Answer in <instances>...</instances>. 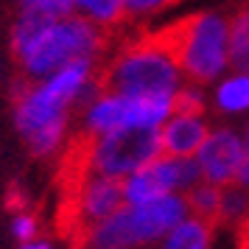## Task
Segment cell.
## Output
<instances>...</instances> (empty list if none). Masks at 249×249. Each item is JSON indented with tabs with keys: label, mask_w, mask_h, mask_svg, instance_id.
<instances>
[{
	"label": "cell",
	"mask_w": 249,
	"mask_h": 249,
	"mask_svg": "<svg viewBox=\"0 0 249 249\" xmlns=\"http://www.w3.org/2000/svg\"><path fill=\"white\" fill-rule=\"evenodd\" d=\"M95 87L101 92H115L126 98L148 95H177L182 87V70L174 59L148 42L146 34L126 36L115 51L95 68Z\"/></svg>",
	"instance_id": "obj_1"
},
{
	"label": "cell",
	"mask_w": 249,
	"mask_h": 249,
	"mask_svg": "<svg viewBox=\"0 0 249 249\" xmlns=\"http://www.w3.org/2000/svg\"><path fill=\"white\" fill-rule=\"evenodd\" d=\"M148 42L165 51L177 65L182 76L191 84H210L230 65V23L221 14H191L177 23L148 31Z\"/></svg>",
	"instance_id": "obj_2"
},
{
	"label": "cell",
	"mask_w": 249,
	"mask_h": 249,
	"mask_svg": "<svg viewBox=\"0 0 249 249\" xmlns=\"http://www.w3.org/2000/svg\"><path fill=\"white\" fill-rule=\"evenodd\" d=\"M121 39H126V36H121V31H107L84 17L68 14V17H59L48 25L17 62L23 65L28 81H45L70 62L107 59Z\"/></svg>",
	"instance_id": "obj_3"
},
{
	"label": "cell",
	"mask_w": 249,
	"mask_h": 249,
	"mask_svg": "<svg viewBox=\"0 0 249 249\" xmlns=\"http://www.w3.org/2000/svg\"><path fill=\"white\" fill-rule=\"evenodd\" d=\"M14 124L23 135L25 146L34 157H48L62 151L68 135L70 104L45 87V81L23 79L14 84Z\"/></svg>",
	"instance_id": "obj_4"
},
{
	"label": "cell",
	"mask_w": 249,
	"mask_h": 249,
	"mask_svg": "<svg viewBox=\"0 0 249 249\" xmlns=\"http://www.w3.org/2000/svg\"><path fill=\"white\" fill-rule=\"evenodd\" d=\"M121 207H124L121 179L101 177V174H87L79 182L59 185L56 232L68 241L70 249H76V244L92 227L104 218H109Z\"/></svg>",
	"instance_id": "obj_5"
},
{
	"label": "cell",
	"mask_w": 249,
	"mask_h": 249,
	"mask_svg": "<svg viewBox=\"0 0 249 249\" xmlns=\"http://www.w3.org/2000/svg\"><path fill=\"white\" fill-rule=\"evenodd\" d=\"M160 154H162L160 129H118L98 137L92 135L90 165L101 177L124 182L135 171L146 168Z\"/></svg>",
	"instance_id": "obj_6"
},
{
	"label": "cell",
	"mask_w": 249,
	"mask_h": 249,
	"mask_svg": "<svg viewBox=\"0 0 249 249\" xmlns=\"http://www.w3.org/2000/svg\"><path fill=\"white\" fill-rule=\"evenodd\" d=\"M199 182H202V171H199L193 157L160 154L157 160L148 162L146 168L135 171L132 177H126L121 182L124 204L126 207H140V204L154 202V199L168 196V193H182L185 196Z\"/></svg>",
	"instance_id": "obj_7"
},
{
	"label": "cell",
	"mask_w": 249,
	"mask_h": 249,
	"mask_svg": "<svg viewBox=\"0 0 249 249\" xmlns=\"http://www.w3.org/2000/svg\"><path fill=\"white\" fill-rule=\"evenodd\" d=\"M193 160L202 171V182L227 188V185H235L241 162L247 160V146L232 129H215L207 135Z\"/></svg>",
	"instance_id": "obj_8"
},
{
	"label": "cell",
	"mask_w": 249,
	"mask_h": 249,
	"mask_svg": "<svg viewBox=\"0 0 249 249\" xmlns=\"http://www.w3.org/2000/svg\"><path fill=\"white\" fill-rule=\"evenodd\" d=\"M188 215H191V210H188V202L182 193H168V196H160L140 207H129V221H132V230H135L140 247L162 241Z\"/></svg>",
	"instance_id": "obj_9"
},
{
	"label": "cell",
	"mask_w": 249,
	"mask_h": 249,
	"mask_svg": "<svg viewBox=\"0 0 249 249\" xmlns=\"http://www.w3.org/2000/svg\"><path fill=\"white\" fill-rule=\"evenodd\" d=\"M210 135L204 115H171L160 126V146L168 157H196V151Z\"/></svg>",
	"instance_id": "obj_10"
},
{
	"label": "cell",
	"mask_w": 249,
	"mask_h": 249,
	"mask_svg": "<svg viewBox=\"0 0 249 249\" xmlns=\"http://www.w3.org/2000/svg\"><path fill=\"white\" fill-rule=\"evenodd\" d=\"M213 224H207L196 215H188L162 238V249H210L213 247Z\"/></svg>",
	"instance_id": "obj_11"
},
{
	"label": "cell",
	"mask_w": 249,
	"mask_h": 249,
	"mask_svg": "<svg viewBox=\"0 0 249 249\" xmlns=\"http://www.w3.org/2000/svg\"><path fill=\"white\" fill-rule=\"evenodd\" d=\"M73 9H79L84 20L101 25L107 31H121L129 17L124 9V0H73Z\"/></svg>",
	"instance_id": "obj_12"
},
{
	"label": "cell",
	"mask_w": 249,
	"mask_h": 249,
	"mask_svg": "<svg viewBox=\"0 0 249 249\" xmlns=\"http://www.w3.org/2000/svg\"><path fill=\"white\" fill-rule=\"evenodd\" d=\"M215 107L227 115L249 112V73H235L215 87Z\"/></svg>",
	"instance_id": "obj_13"
},
{
	"label": "cell",
	"mask_w": 249,
	"mask_h": 249,
	"mask_svg": "<svg viewBox=\"0 0 249 249\" xmlns=\"http://www.w3.org/2000/svg\"><path fill=\"white\" fill-rule=\"evenodd\" d=\"M185 202H188L191 215H196V218H202L213 227L218 224V213H221V188L218 185H210V182L193 185L191 191L185 193Z\"/></svg>",
	"instance_id": "obj_14"
},
{
	"label": "cell",
	"mask_w": 249,
	"mask_h": 249,
	"mask_svg": "<svg viewBox=\"0 0 249 249\" xmlns=\"http://www.w3.org/2000/svg\"><path fill=\"white\" fill-rule=\"evenodd\" d=\"M230 65L235 73H249V0L230 23Z\"/></svg>",
	"instance_id": "obj_15"
},
{
	"label": "cell",
	"mask_w": 249,
	"mask_h": 249,
	"mask_svg": "<svg viewBox=\"0 0 249 249\" xmlns=\"http://www.w3.org/2000/svg\"><path fill=\"white\" fill-rule=\"evenodd\" d=\"M249 221V193L238 185H227L221 188V213H218V224H230L232 230L244 227Z\"/></svg>",
	"instance_id": "obj_16"
},
{
	"label": "cell",
	"mask_w": 249,
	"mask_h": 249,
	"mask_svg": "<svg viewBox=\"0 0 249 249\" xmlns=\"http://www.w3.org/2000/svg\"><path fill=\"white\" fill-rule=\"evenodd\" d=\"M174 112L177 115H204V95L199 84H182L174 95Z\"/></svg>",
	"instance_id": "obj_17"
},
{
	"label": "cell",
	"mask_w": 249,
	"mask_h": 249,
	"mask_svg": "<svg viewBox=\"0 0 249 249\" xmlns=\"http://www.w3.org/2000/svg\"><path fill=\"white\" fill-rule=\"evenodd\" d=\"M12 232L20 244H28V241H36L39 238V218H36L31 210H23V213L12 215Z\"/></svg>",
	"instance_id": "obj_18"
},
{
	"label": "cell",
	"mask_w": 249,
	"mask_h": 249,
	"mask_svg": "<svg viewBox=\"0 0 249 249\" xmlns=\"http://www.w3.org/2000/svg\"><path fill=\"white\" fill-rule=\"evenodd\" d=\"M23 9L42 12L48 17H68L73 9V0H23Z\"/></svg>",
	"instance_id": "obj_19"
},
{
	"label": "cell",
	"mask_w": 249,
	"mask_h": 249,
	"mask_svg": "<svg viewBox=\"0 0 249 249\" xmlns=\"http://www.w3.org/2000/svg\"><path fill=\"white\" fill-rule=\"evenodd\" d=\"M171 3H179V0H124L126 14H148L157 12V9H165Z\"/></svg>",
	"instance_id": "obj_20"
},
{
	"label": "cell",
	"mask_w": 249,
	"mask_h": 249,
	"mask_svg": "<svg viewBox=\"0 0 249 249\" xmlns=\"http://www.w3.org/2000/svg\"><path fill=\"white\" fill-rule=\"evenodd\" d=\"M6 207L12 210V215H14V213H23V210H28V196H25L23 185H17V182H14L12 188H9V196H6Z\"/></svg>",
	"instance_id": "obj_21"
},
{
	"label": "cell",
	"mask_w": 249,
	"mask_h": 249,
	"mask_svg": "<svg viewBox=\"0 0 249 249\" xmlns=\"http://www.w3.org/2000/svg\"><path fill=\"white\" fill-rule=\"evenodd\" d=\"M235 185L249 193V154H247V160L241 162V171H238V177H235Z\"/></svg>",
	"instance_id": "obj_22"
},
{
	"label": "cell",
	"mask_w": 249,
	"mask_h": 249,
	"mask_svg": "<svg viewBox=\"0 0 249 249\" xmlns=\"http://www.w3.org/2000/svg\"><path fill=\"white\" fill-rule=\"evenodd\" d=\"M20 249H53L48 241H42V238H36V241H28V244H23Z\"/></svg>",
	"instance_id": "obj_23"
},
{
	"label": "cell",
	"mask_w": 249,
	"mask_h": 249,
	"mask_svg": "<svg viewBox=\"0 0 249 249\" xmlns=\"http://www.w3.org/2000/svg\"><path fill=\"white\" fill-rule=\"evenodd\" d=\"M244 146H247V154H249V129H247V137H244Z\"/></svg>",
	"instance_id": "obj_24"
}]
</instances>
